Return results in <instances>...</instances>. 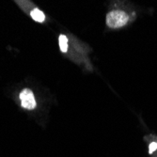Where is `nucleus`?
Masks as SVG:
<instances>
[{"instance_id":"nucleus-1","label":"nucleus","mask_w":157,"mask_h":157,"mask_svg":"<svg viewBox=\"0 0 157 157\" xmlns=\"http://www.w3.org/2000/svg\"><path fill=\"white\" fill-rule=\"evenodd\" d=\"M128 21L129 16L122 10H112L106 15V25L110 28H120L124 26Z\"/></svg>"},{"instance_id":"nucleus-2","label":"nucleus","mask_w":157,"mask_h":157,"mask_svg":"<svg viewBox=\"0 0 157 157\" xmlns=\"http://www.w3.org/2000/svg\"><path fill=\"white\" fill-rule=\"evenodd\" d=\"M20 100L21 105L24 108L32 110L37 106V103L34 97V94L31 90L29 89H24L20 92Z\"/></svg>"},{"instance_id":"nucleus-3","label":"nucleus","mask_w":157,"mask_h":157,"mask_svg":"<svg viewBox=\"0 0 157 157\" xmlns=\"http://www.w3.org/2000/svg\"><path fill=\"white\" fill-rule=\"evenodd\" d=\"M30 16L32 17L33 20H35L39 23H42L45 20L44 13L39 9H33L30 12Z\"/></svg>"},{"instance_id":"nucleus-4","label":"nucleus","mask_w":157,"mask_h":157,"mask_svg":"<svg viewBox=\"0 0 157 157\" xmlns=\"http://www.w3.org/2000/svg\"><path fill=\"white\" fill-rule=\"evenodd\" d=\"M59 44L61 52L66 53L68 51V39L65 35H60L59 38Z\"/></svg>"},{"instance_id":"nucleus-5","label":"nucleus","mask_w":157,"mask_h":157,"mask_svg":"<svg viewBox=\"0 0 157 157\" xmlns=\"http://www.w3.org/2000/svg\"><path fill=\"white\" fill-rule=\"evenodd\" d=\"M156 149H157V144H156V143H154V142L150 145V152H151V153H152Z\"/></svg>"}]
</instances>
